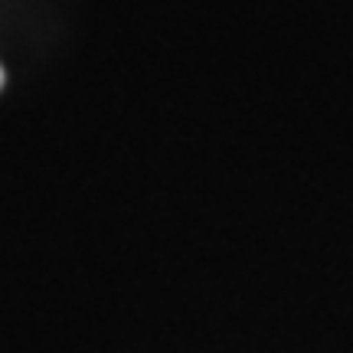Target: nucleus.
Returning a JSON list of instances; mask_svg holds the SVG:
<instances>
[{
    "label": "nucleus",
    "mask_w": 353,
    "mask_h": 353,
    "mask_svg": "<svg viewBox=\"0 0 353 353\" xmlns=\"http://www.w3.org/2000/svg\"><path fill=\"white\" fill-rule=\"evenodd\" d=\"M0 88H3V69H0Z\"/></svg>",
    "instance_id": "1"
}]
</instances>
